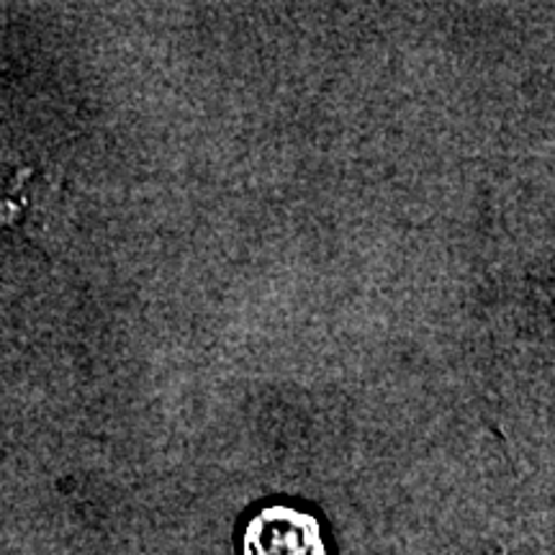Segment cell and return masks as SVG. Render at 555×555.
Returning a JSON list of instances; mask_svg holds the SVG:
<instances>
[{"label":"cell","mask_w":555,"mask_h":555,"mask_svg":"<svg viewBox=\"0 0 555 555\" xmlns=\"http://www.w3.org/2000/svg\"><path fill=\"white\" fill-rule=\"evenodd\" d=\"M245 555H327L322 527L309 512L294 506H268L249 519L245 538Z\"/></svg>","instance_id":"6da1fadb"}]
</instances>
